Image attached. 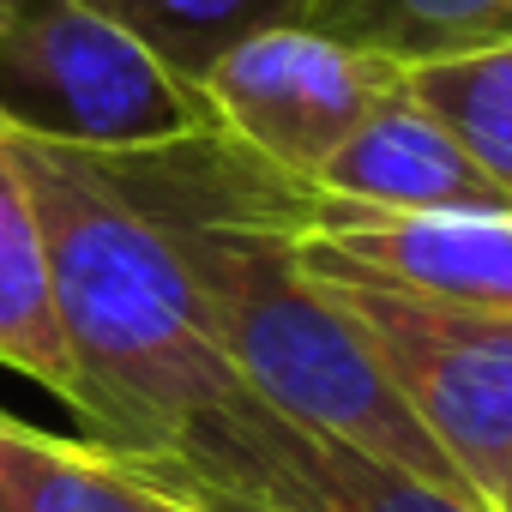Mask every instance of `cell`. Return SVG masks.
Returning a JSON list of instances; mask_svg holds the SVG:
<instances>
[{
	"mask_svg": "<svg viewBox=\"0 0 512 512\" xmlns=\"http://www.w3.org/2000/svg\"><path fill=\"white\" fill-rule=\"evenodd\" d=\"M302 272L368 344L374 368L422 422V434L488 500L512 464V314L428 302L326 260H302Z\"/></svg>",
	"mask_w": 512,
	"mask_h": 512,
	"instance_id": "4",
	"label": "cell"
},
{
	"mask_svg": "<svg viewBox=\"0 0 512 512\" xmlns=\"http://www.w3.org/2000/svg\"><path fill=\"white\" fill-rule=\"evenodd\" d=\"M0 512H211L97 440H61L0 410Z\"/></svg>",
	"mask_w": 512,
	"mask_h": 512,
	"instance_id": "10",
	"label": "cell"
},
{
	"mask_svg": "<svg viewBox=\"0 0 512 512\" xmlns=\"http://www.w3.org/2000/svg\"><path fill=\"white\" fill-rule=\"evenodd\" d=\"M398 85H404L398 61L332 43L308 25H290V31H266V37L229 49L199 79V97L223 139L247 145L278 175L314 187L332 151Z\"/></svg>",
	"mask_w": 512,
	"mask_h": 512,
	"instance_id": "6",
	"label": "cell"
},
{
	"mask_svg": "<svg viewBox=\"0 0 512 512\" xmlns=\"http://www.w3.org/2000/svg\"><path fill=\"white\" fill-rule=\"evenodd\" d=\"M139 470L181 500L247 512H494L476 494L440 488L260 404L247 386L199 410L175 446Z\"/></svg>",
	"mask_w": 512,
	"mask_h": 512,
	"instance_id": "5",
	"label": "cell"
},
{
	"mask_svg": "<svg viewBox=\"0 0 512 512\" xmlns=\"http://www.w3.org/2000/svg\"><path fill=\"white\" fill-rule=\"evenodd\" d=\"M296 253L326 260V266H350L362 278L398 284L428 302L512 314V205L380 211V205H350L314 187Z\"/></svg>",
	"mask_w": 512,
	"mask_h": 512,
	"instance_id": "7",
	"label": "cell"
},
{
	"mask_svg": "<svg viewBox=\"0 0 512 512\" xmlns=\"http://www.w3.org/2000/svg\"><path fill=\"white\" fill-rule=\"evenodd\" d=\"M308 31L398 67L512 43V0H314Z\"/></svg>",
	"mask_w": 512,
	"mask_h": 512,
	"instance_id": "11",
	"label": "cell"
},
{
	"mask_svg": "<svg viewBox=\"0 0 512 512\" xmlns=\"http://www.w3.org/2000/svg\"><path fill=\"white\" fill-rule=\"evenodd\" d=\"M320 193L350 199V205H380V211H482V205H512L476 163L470 151L410 97V85L386 91L362 127L332 151V163L314 175Z\"/></svg>",
	"mask_w": 512,
	"mask_h": 512,
	"instance_id": "8",
	"label": "cell"
},
{
	"mask_svg": "<svg viewBox=\"0 0 512 512\" xmlns=\"http://www.w3.org/2000/svg\"><path fill=\"white\" fill-rule=\"evenodd\" d=\"M0 133L115 157L217 133V121L91 0H0Z\"/></svg>",
	"mask_w": 512,
	"mask_h": 512,
	"instance_id": "3",
	"label": "cell"
},
{
	"mask_svg": "<svg viewBox=\"0 0 512 512\" xmlns=\"http://www.w3.org/2000/svg\"><path fill=\"white\" fill-rule=\"evenodd\" d=\"M404 85L512 199V43L404 67Z\"/></svg>",
	"mask_w": 512,
	"mask_h": 512,
	"instance_id": "13",
	"label": "cell"
},
{
	"mask_svg": "<svg viewBox=\"0 0 512 512\" xmlns=\"http://www.w3.org/2000/svg\"><path fill=\"white\" fill-rule=\"evenodd\" d=\"M85 163L169 241L211 350L260 404L440 488L476 494L386 386L350 320L302 272L296 235L308 223V181L278 175L223 133Z\"/></svg>",
	"mask_w": 512,
	"mask_h": 512,
	"instance_id": "1",
	"label": "cell"
},
{
	"mask_svg": "<svg viewBox=\"0 0 512 512\" xmlns=\"http://www.w3.org/2000/svg\"><path fill=\"white\" fill-rule=\"evenodd\" d=\"M91 7L121 25L145 55H157L181 85L199 91V79L241 43L308 25L314 0H91Z\"/></svg>",
	"mask_w": 512,
	"mask_h": 512,
	"instance_id": "12",
	"label": "cell"
},
{
	"mask_svg": "<svg viewBox=\"0 0 512 512\" xmlns=\"http://www.w3.org/2000/svg\"><path fill=\"white\" fill-rule=\"evenodd\" d=\"M193 506H199V500H193ZM211 512H247V506H211Z\"/></svg>",
	"mask_w": 512,
	"mask_h": 512,
	"instance_id": "15",
	"label": "cell"
},
{
	"mask_svg": "<svg viewBox=\"0 0 512 512\" xmlns=\"http://www.w3.org/2000/svg\"><path fill=\"white\" fill-rule=\"evenodd\" d=\"M13 139V133H7ZM49 241V278L79 374V422L127 464H151L175 434L241 392L211 350L169 241L79 151L13 139Z\"/></svg>",
	"mask_w": 512,
	"mask_h": 512,
	"instance_id": "2",
	"label": "cell"
},
{
	"mask_svg": "<svg viewBox=\"0 0 512 512\" xmlns=\"http://www.w3.org/2000/svg\"><path fill=\"white\" fill-rule=\"evenodd\" d=\"M488 506H494V512H512V464L500 470V482H494V494H488Z\"/></svg>",
	"mask_w": 512,
	"mask_h": 512,
	"instance_id": "14",
	"label": "cell"
},
{
	"mask_svg": "<svg viewBox=\"0 0 512 512\" xmlns=\"http://www.w3.org/2000/svg\"><path fill=\"white\" fill-rule=\"evenodd\" d=\"M0 368H13L79 410V374L67 356L55 278H49V241L31 205L25 163L13 139L0 133Z\"/></svg>",
	"mask_w": 512,
	"mask_h": 512,
	"instance_id": "9",
	"label": "cell"
}]
</instances>
